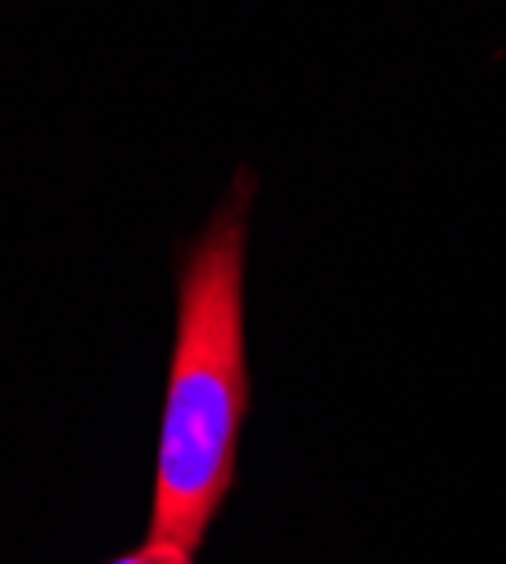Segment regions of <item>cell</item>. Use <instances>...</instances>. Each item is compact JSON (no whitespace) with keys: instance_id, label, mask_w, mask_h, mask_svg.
I'll use <instances>...</instances> for the list:
<instances>
[{"instance_id":"1","label":"cell","mask_w":506,"mask_h":564,"mask_svg":"<svg viewBox=\"0 0 506 564\" xmlns=\"http://www.w3.org/2000/svg\"><path fill=\"white\" fill-rule=\"evenodd\" d=\"M258 181L236 172L213 217L176 258V335L159 420L150 542L195 551L236 484L254 406L245 339V253Z\"/></svg>"},{"instance_id":"2","label":"cell","mask_w":506,"mask_h":564,"mask_svg":"<svg viewBox=\"0 0 506 564\" xmlns=\"http://www.w3.org/2000/svg\"><path fill=\"white\" fill-rule=\"evenodd\" d=\"M118 564H191V551L181 546H159V542H146L136 555H122Z\"/></svg>"}]
</instances>
